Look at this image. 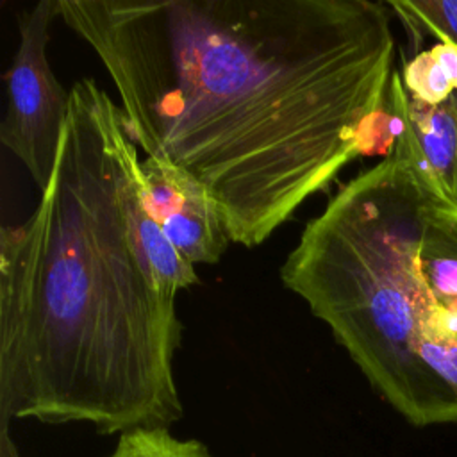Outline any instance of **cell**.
Segmentation results:
<instances>
[{
    "label": "cell",
    "mask_w": 457,
    "mask_h": 457,
    "mask_svg": "<svg viewBox=\"0 0 457 457\" xmlns=\"http://www.w3.org/2000/svg\"><path fill=\"white\" fill-rule=\"evenodd\" d=\"M146 157L196 177L230 243L262 245L396 141L395 36L371 0H57Z\"/></svg>",
    "instance_id": "6da1fadb"
},
{
    "label": "cell",
    "mask_w": 457,
    "mask_h": 457,
    "mask_svg": "<svg viewBox=\"0 0 457 457\" xmlns=\"http://www.w3.org/2000/svg\"><path fill=\"white\" fill-rule=\"evenodd\" d=\"M141 161L121 107L95 79L77 80L36 209L0 228V425L121 436L184 416L182 325L136 234Z\"/></svg>",
    "instance_id": "7a4b0ae2"
},
{
    "label": "cell",
    "mask_w": 457,
    "mask_h": 457,
    "mask_svg": "<svg viewBox=\"0 0 457 457\" xmlns=\"http://www.w3.org/2000/svg\"><path fill=\"white\" fill-rule=\"evenodd\" d=\"M425 187L396 154L346 182L280 266L370 386L411 425L457 423V332L414 253Z\"/></svg>",
    "instance_id": "3957f363"
},
{
    "label": "cell",
    "mask_w": 457,
    "mask_h": 457,
    "mask_svg": "<svg viewBox=\"0 0 457 457\" xmlns=\"http://www.w3.org/2000/svg\"><path fill=\"white\" fill-rule=\"evenodd\" d=\"M57 0H41L18 14L20 43L5 73L7 109L0 141L43 191L52 175L68 118L70 91L55 79L46 48Z\"/></svg>",
    "instance_id": "277c9868"
},
{
    "label": "cell",
    "mask_w": 457,
    "mask_h": 457,
    "mask_svg": "<svg viewBox=\"0 0 457 457\" xmlns=\"http://www.w3.org/2000/svg\"><path fill=\"white\" fill-rule=\"evenodd\" d=\"M141 198L170 243L191 264H216L230 243L207 187L186 170L152 157L141 161Z\"/></svg>",
    "instance_id": "5b68a950"
},
{
    "label": "cell",
    "mask_w": 457,
    "mask_h": 457,
    "mask_svg": "<svg viewBox=\"0 0 457 457\" xmlns=\"http://www.w3.org/2000/svg\"><path fill=\"white\" fill-rule=\"evenodd\" d=\"M389 104L396 118L393 154L400 155L441 202L457 209V93L437 105L409 96L395 70Z\"/></svg>",
    "instance_id": "8992f818"
},
{
    "label": "cell",
    "mask_w": 457,
    "mask_h": 457,
    "mask_svg": "<svg viewBox=\"0 0 457 457\" xmlns=\"http://www.w3.org/2000/svg\"><path fill=\"white\" fill-rule=\"evenodd\" d=\"M414 262L434 311L457 332V209L427 187Z\"/></svg>",
    "instance_id": "52a82bcc"
},
{
    "label": "cell",
    "mask_w": 457,
    "mask_h": 457,
    "mask_svg": "<svg viewBox=\"0 0 457 457\" xmlns=\"http://www.w3.org/2000/svg\"><path fill=\"white\" fill-rule=\"evenodd\" d=\"M402 84L411 98L437 105L457 93V45L439 41L403 62Z\"/></svg>",
    "instance_id": "ba28073f"
},
{
    "label": "cell",
    "mask_w": 457,
    "mask_h": 457,
    "mask_svg": "<svg viewBox=\"0 0 457 457\" xmlns=\"http://www.w3.org/2000/svg\"><path fill=\"white\" fill-rule=\"evenodd\" d=\"M418 37L432 36L457 45V0L386 2Z\"/></svg>",
    "instance_id": "9c48e42d"
},
{
    "label": "cell",
    "mask_w": 457,
    "mask_h": 457,
    "mask_svg": "<svg viewBox=\"0 0 457 457\" xmlns=\"http://www.w3.org/2000/svg\"><path fill=\"white\" fill-rule=\"evenodd\" d=\"M107 457H214L198 439L175 437L170 428L134 430L118 437Z\"/></svg>",
    "instance_id": "30bf717a"
},
{
    "label": "cell",
    "mask_w": 457,
    "mask_h": 457,
    "mask_svg": "<svg viewBox=\"0 0 457 457\" xmlns=\"http://www.w3.org/2000/svg\"><path fill=\"white\" fill-rule=\"evenodd\" d=\"M0 457H21L14 437L11 436V425H0Z\"/></svg>",
    "instance_id": "8fae6325"
}]
</instances>
